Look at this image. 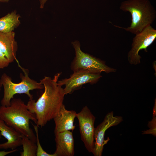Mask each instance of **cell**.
Wrapping results in <instances>:
<instances>
[{"instance_id": "obj_1", "label": "cell", "mask_w": 156, "mask_h": 156, "mask_svg": "<svg viewBox=\"0 0 156 156\" xmlns=\"http://www.w3.org/2000/svg\"><path fill=\"white\" fill-rule=\"evenodd\" d=\"M60 74L57 73L53 79L45 77L40 80L44 86V92L37 101L29 99L26 104L28 110L35 114L38 126H44L53 119L63 104L64 89L57 83Z\"/></svg>"}, {"instance_id": "obj_2", "label": "cell", "mask_w": 156, "mask_h": 156, "mask_svg": "<svg viewBox=\"0 0 156 156\" xmlns=\"http://www.w3.org/2000/svg\"><path fill=\"white\" fill-rule=\"evenodd\" d=\"M0 119L36 143V134L29 125L30 120L36 125V116L28 110L27 105L21 99L13 98L9 106H0Z\"/></svg>"}, {"instance_id": "obj_3", "label": "cell", "mask_w": 156, "mask_h": 156, "mask_svg": "<svg viewBox=\"0 0 156 156\" xmlns=\"http://www.w3.org/2000/svg\"><path fill=\"white\" fill-rule=\"evenodd\" d=\"M120 9L131 14V22L127 28L114 26L123 29L134 34L141 32L145 27L151 25L156 17V11L148 0H128L123 1Z\"/></svg>"}, {"instance_id": "obj_4", "label": "cell", "mask_w": 156, "mask_h": 156, "mask_svg": "<svg viewBox=\"0 0 156 156\" xmlns=\"http://www.w3.org/2000/svg\"><path fill=\"white\" fill-rule=\"evenodd\" d=\"M18 64L24 73V75L21 73L20 74L21 80L20 82L15 83L12 82L11 78L5 73L3 74L1 77L0 86H3L4 88L3 96L1 101V105L9 106L12 99L16 94H25L28 96L29 99H33V95L30 93V90L44 88L40 82L38 83L31 79L28 76V70L21 67L19 63Z\"/></svg>"}, {"instance_id": "obj_5", "label": "cell", "mask_w": 156, "mask_h": 156, "mask_svg": "<svg viewBox=\"0 0 156 156\" xmlns=\"http://www.w3.org/2000/svg\"><path fill=\"white\" fill-rule=\"evenodd\" d=\"M71 43L75 53L71 65V68L73 72L79 69L85 70L94 74H100L102 72L108 73L116 71L115 69L107 66L101 60L83 52L78 41L75 40Z\"/></svg>"}, {"instance_id": "obj_6", "label": "cell", "mask_w": 156, "mask_h": 156, "mask_svg": "<svg viewBox=\"0 0 156 156\" xmlns=\"http://www.w3.org/2000/svg\"><path fill=\"white\" fill-rule=\"evenodd\" d=\"M135 35L127 57L129 62L134 65L140 63L141 57L139 54L140 51L144 49L146 52L147 47L155 41L156 38V30L149 25Z\"/></svg>"}, {"instance_id": "obj_7", "label": "cell", "mask_w": 156, "mask_h": 156, "mask_svg": "<svg viewBox=\"0 0 156 156\" xmlns=\"http://www.w3.org/2000/svg\"><path fill=\"white\" fill-rule=\"evenodd\" d=\"M81 140L89 153H93L94 149V123L95 117L87 106L77 113Z\"/></svg>"}, {"instance_id": "obj_8", "label": "cell", "mask_w": 156, "mask_h": 156, "mask_svg": "<svg viewBox=\"0 0 156 156\" xmlns=\"http://www.w3.org/2000/svg\"><path fill=\"white\" fill-rule=\"evenodd\" d=\"M123 120L121 116H114L112 111L108 113L103 121L95 128L94 149L93 154L95 156H101L104 146L110 140L109 137L105 140V131L110 127L116 126Z\"/></svg>"}, {"instance_id": "obj_9", "label": "cell", "mask_w": 156, "mask_h": 156, "mask_svg": "<svg viewBox=\"0 0 156 156\" xmlns=\"http://www.w3.org/2000/svg\"><path fill=\"white\" fill-rule=\"evenodd\" d=\"M101 77L100 74H94L84 69H79L75 71L68 78L58 81V84L65 86L64 89L65 95L72 93L83 85L93 83L97 82Z\"/></svg>"}, {"instance_id": "obj_10", "label": "cell", "mask_w": 156, "mask_h": 156, "mask_svg": "<svg viewBox=\"0 0 156 156\" xmlns=\"http://www.w3.org/2000/svg\"><path fill=\"white\" fill-rule=\"evenodd\" d=\"M76 112L68 110L63 104L57 115L53 118L55 123V135L66 131H73L75 127L74 122L76 117Z\"/></svg>"}, {"instance_id": "obj_11", "label": "cell", "mask_w": 156, "mask_h": 156, "mask_svg": "<svg viewBox=\"0 0 156 156\" xmlns=\"http://www.w3.org/2000/svg\"><path fill=\"white\" fill-rule=\"evenodd\" d=\"M56 149L53 153L55 156H73L74 140L73 133L70 131L55 135Z\"/></svg>"}, {"instance_id": "obj_12", "label": "cell", "mask_w": 156, "mask_h": 156, "mask_svg": "<svg viewBox=\"0 0 156 156\" xmlns=\"http://www.w3.org/2000/svg\"><path fill=\"white\" fill-rule=\"evenodd\" d=\"M13 31L4 33L0 32V51L5 55L10 63L16 59L18 44Z\"/></svg>"}, {"instance_id": "obj_13", "label": "cell", "mask_w": 156, "mask_h": 156, "mask_svg": "<svg viewBox=\"0 0 156 156\" xmlns=\"http://www.w3.org/2000/svg\"><path fill=\"white\" fill-rule=\"evenodd\" d=\"M0 134L7 141L0 144V149H16L22 146L21 134L0 119Z\"/></svg>"}, {"instance_id": "obj_14", "label": "cell", "mask_w": 156, "mask_h": 156, "mask_svg": "<svg viewBox=\"0 0 156 156\" xmlns=\"http://www.w3.org/2000/svg\"><path fill=\"white\" fill-rule=\"evenodd\" d=\"M21 16L16 10L0 18V32L8 33L14 30L20 24Z\"/></svg>"}, {"instance_id": "obj_15", "label": "cell", "mask_w": 156, "mask_h": 156, "mask_svg": "<svg viewBox=\"0 0 156 156\" xmlns=\"http://www.w3.org/2000/svg\"><path fill=\"white\" fill-rule=\"evenodd\" d=\"M21 135L23 151L20 153V155L36 156L37 146L36 143L25 135L21 134Z\"/></svg>"}, {"instance_id": "obj_16", "label": "cell", "mask_w": 156, "mask_h": 156, "mask_svg": "<svg viewBox=\"0 0 156 156\" xmlns=\"http://www.w3.org/2000/svg\"><path fill=\"white\" fill-rule=\"evenodd\" d=\"M32 125L36 132V144L37 146L36 156H55L54 154H49L43 150L40 143L39 140L38 134V126L36 125H35L33 124Z\"/></svg>"}, {"instance_id": "obj_17", "label": "cell", "mask_w": 156, "mask_h": 156, "mask_svg": "<svg viewBox=\"0 0 156 156\" xmlns=\"http://www.w3.org/2000/svg\"><path fill=\"white\" fill-rule=\"evenodd\" d=\"M10 63L5 55L0 51V68L3 69L8 66Z\"/></svg>"}, {"instance_id": "obj_18", "label": "cell", "mask_w": 156, "mask_h": 156, "mask_svg": "<svg viewBox=\"0 0 156 156\" xmlns=\"http://www.w3.org/2000/svg\"><path fill=\"white\" fill-rule=\"evenodd\" d=\"M148 125H149V127H151V129L147 131L144 132L143 134L147 132L146 134H151V131H153V135L156 136V117H153L151 121L149 122Z\"/></svg>"}, {"instance_id": "obj_19", "label": "cell", "mask_w": 156, "mask_h": 156, "mask_svg": "<svg viewBox=\"0 0 156 156\" xmlns=\"http://www.w3.org/2000/svg\"><path fill=\"white\" fill-rule=\"evenodd\" d=\"M17 150V149L16 148L9 151H0V156H5L10 153L15 152Z\"/></svg>"}, {"instance_id": "obj_20", "label": "cell", "mask_w": 156, "mask_h": 156, "mask_svg": "<svg viewBox=\"0 0 156 156\" xmlns=\"http://www.w3.org/2000/svg\"><path fill=\"white\" fill-rule=\"evenodd\" d=\"M48 0H39L40 8V9H43L46 2Z\"/></svg>"}, {"instance_id": "obj_21", "label": "cell", "mask_w": 156, "mask_h": 156, "mask_svg": "<svg viewBox=\"0 0 156 156\" xmlns=\"http://www.w3.org/2000/svg\"><path fill=\"white\" fill-rule=\"evenodd\" d=\"M156 99H155V104L154 105L153 108V118L156 117Z\"/></svg>"}, {"instance_id": "obj_22", "label": "cell", "mask_w": 156, "mask_h": 156, "mask_svg": "<svg viewBox=\"0 0 156 156\" xmlns=\"http://www.w3.org/2000/svg\"><path fill=\"white\" fill-rule=\"evenodd\" d=\"M10 0H0V3H8Z\"/></svg>"}, {"instance_id": "obj_23", "label": "cell", "mask_w": 156, "mask_h": 156, "mask_svg": "<svg viewBox=\"0 0 156 156\" xmlns=\"http://www.w3.org/2000/svg\"><path fill=\"white\" fill-rule=\"evenodd\" d=\"M1 135L0 134V139H1Z\"/></svg>"}]
</instances>
